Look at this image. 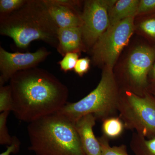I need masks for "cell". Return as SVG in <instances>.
<instances>
[{
	"instance_id": "6da1fadb",
	"label": "cell",
	"mask_w": 155,
	"mask_h": 155,
	"mask_svg": "<svg viewBox=\"0 0 155 155\" xmlns=\"http://www.w3.org/2000/svg\"><path fill=\"white\" fill-rule=\"evenodd\" d=\"M12 112L30 123L55 114L68 102V88L52 74L34 67L17 72L10 80Z\"/></svg>"
},
{
	"instance_id": "7a4b0ae2",
	"label": "cell",
	"mask_w": 155,
	"mask_h": 155,
	"mask_svg": "<svg viewBox=\"0 0 155 155\" xmlns=\"http://www.w3.org/2000/svg\"><path fill=\"white\" fill-rule=\"evenodd\" d=\"M58 28L44 0H27L17 11L0 17L1 35L11 38L22 49L27 48L35 41H42L57 49Z\"/></svg>"
},
{
	"instance_id": "3957f363",
	"label": "cell",
	"mask_w": 155,
	"mask_h": 155,
	"mask_svg": "<svg viewBox=\"0 0 155 155\" xmlns=\"http://www.w3.org/2000/svg\"><path fill=\"white\" fill-rule=\"evenodd\" d=\"M27 130L36 155H85L75 124L57 113L31 122Z\"/></svg>"
},
{
	"instance_id": "277c9868",
	"label": "cell",
	"mask_w": 155,
	"mask_h": 155,
	"mask_svg": "<svg viewBox=\"0 0 155 155\" xmlns=\"http://www.w3.org/2000/svg\"><path fill=\"white\" fill-rule=\"evenodd\" d=\"M121 92L113 69L104 67L99 83L93 91L76 102H67L56 113L74 124L88 114L103 121L118 115Z\"/></svg>"
},
{
	"instance_id": "5b68a950",
	"label": "cell",
	"mask_w": 155,
	"mask_h": 155,
	"mask_svg": "<svg viewBox=\"0 0 155 155\" xmlns=\"http://www.w3.org/2000/svg\"><path fill=\"white\" fill-rule=\"evenodd\" d=\"M118 112L125 128L146 138L155 137V98L148 91L139 96L121 90Z\"/></svg>"
},
{
	"instance_id": "8992f818",
	"label": "cell",
	"mask_w": 155,
	"mask_h": 155,
	"mask_svg": "<svg viewBox=\"0 0 155 155\" xmlns=\"http://www.w3.org/2000/svg\"><path fill=\"white\" fill-rule=\"evenodd\" d=\"M134 20V17L123 19L109 27L100 37L91 48L94 64L114 68L135 30Z\"/></svg>"
},
{
	"instance_id": "52a82bcc",
	"label": "cell",
	"mask_w": 155,
	"mask_h": 155,
	"mask_svg": "<svg viewBox=\"0 0 155 155\" xmlns=\"http://www.w3.org/2000/svg\"><path fill=\"white\" fill-rule=\"evenodd\" d=\"M155 48L142 45L131 51L124 72L116 79L121 90L142 96L148 91V76L154 64Z\"/></svg>"
},
{
	"instance_id": "ba28073f",
	"label": "cell",
	"mask_w": 155,
	"mask_h": 155,
	"mask_svg": "<svg viewBox=\"0 0 155 155\" xmlns=\"http://www.w3.org/2000/svg\"><path fill=\"white\" fill-rule=\"evenodd\" d=\"M116 0H88L84 2L81 14L82 39L86 49L92 48L109 28V11Z\"/></svg>"
},
{
	"instance_id": "9c48e42d",
	"label": "cell",
	"mask_w": 155,
	"mask_h": 155,
	"mask_svg": "<svg viewBox=\"0 0 155 155\" xmlns=\"http://www.w3.org/2000/svg\"><path fill=\"white\" fill-rule=\"evenodd\" d=\"M51 53L44 47L34 52L11 53L1 47L0 85H4L17 72L37 67Z\"/></svg>"
},
{
	"instance_id": "30bf717a",
	"label": "cell",
	"mask_w": 155,
	"mask_h": 155,
	"mask_svg": "<svg viewBox=\"0 0 155 155\" xmlns=\"http://www.w3.org/2000/svg\"><path fill=\"white\" fill-rule=\"evenodd\" d=\"M97 119L93 114L83 116L75 122V129L85 155H101V145L93 131Z\"/></svg>"
},
{
	"instance_id": "8fae6325",
	"label": "cell",
	"mask_w": 155,
	"mask_h": 155,
	"mask_svg": "<svg viewBox=\"0 0 155 155\" xmlns=\"http://www.w3.org/2000/svg\"><path fill=\"white\" fill-rule=\"evenodd\" d=\"M53 21L59 28L81 27V14L76 8L56 2L55 0H44Z\"/></svg>"
},
{
	"instance_id": "7c38bea8",
	"label": "cell",
	"mask_w": 155,
	"mask_h": 155,
	"mask_svg": "<svg viewBox=\"0 0 155 155\" xmlns=\"http://www.w3.org/2000/svg\"><path fill=\"white\" fill-rule=\"evenodd\" d=\"M58 38L57 51L63 57L67 53L76 52L80 54L82 51H84L86 50L80 27L59 28Z\"/></svg>"
},
{
	"instance_id": "4fadbf2b",
	"label": "cell",
	"mask_w": 155,
	"mask_h": 155,
	"mask_svg": "<svg viewBox=\"0 0 155 155\" xmlns=\"http://www.w3.org/2000/svg\"><path fill=\"white\" fill-rule=\"evenodd\" d=\"M138 0L116 1L109 11V23L113 26L123 19L136 17L139 5Z\"/></svg>"
},
{
	"instance_id": "5bb4252c",
	"label": "cell",
	"mask_w": 155,
	"mask_h": 155,
	"mask_svg": "<svg viewBox=\"0 0 155 155\" xmlns=\"http://www.w3.org/2000/svg\"><path fill=\"white\" fill-rule=\"evenodd\" d=\"M130 147L134 155H155V137L146 138L134 132Z\"/></svg>"
},
{
	"instance_id": "9a60e30c",
	"label": "cell",
	"mask_w": 155,
	"mask_h": 155,
	"mask_svg": "<svg viewBox=\"0 0 155 155\" xmlns=\"http://www.w3.org/2000/svg\"><path fill=\"white\" fill-rule=\"evenodd\" d=\"M102 128L103 135L110 139L116 138L121 136L125 126L120 117L115 116L104 120Z\"/></svg>"
},
{
	"instance_id": "2e32d148",
	"label": "cell",
	"mask_w": 155,
	"mask_h": 155,
	"mask_svg": "<svg viewBox=\"0 0 155 155\" xmlns=\"http://www.w3.org/2000/svg\"><path fill=\"white\" fill-rule=\"evenodd\" d=\"M135 25V29L155 42V13L147 14Z\"/></svg>"
},
{
	"instance_id": "e0dca14e",
	"label": "cell",
	"mask_w": 155,
	"mask_h": 155,
	"mask_svg": "<svg viewBox=\"0 0 155 155\" xmlns=\"http://www.w3.org/2000/svg\"><path fill=\"white\" fill-rule=\"evenodd\" d=\"M97 138L101 145V155H130L125 145L112 147L110 145L109 139L104 136Z\"/></svg>"
},
{
	"instance_id": "ac0fdd59",
	"label": "cell",
	"mask_w": 155,
	"mask_h": 155,
	"mask_svg": "<svg viewBox=\"0 0 155 155\" xmlns=\"http://www.w3.org/2000/svg\"><path fill=\"white\" fill-rule=\"evenodd\" d=\"M13 109V99L10 85H0V112L9 111Z\"/></svg>"
},
{
	"instance_id": "d6986e66",
	"label": "cell",
	"mask_w": 155,
	"mask_h": 155,
	"mask_svg": "<svg viewBox=\"0 0 155 155\" xmlns=\"http://www.w3.org/2000/svg\"><path fill=\"white\" fill-rule=\"evenodd\" d=\"M27 0H1L0 1V17L12 14L20 8L27 2Z\"/></svg>"
},
{
	"instance_id": "ffe728a7",
	"label": "cell",
	"mask_w": 155,
	"mask_h": 155,
	"mask_svg": "<svg viewBox=\"0 0 155 155\" xmlns=\"http://www.w3.org/2000/svg\"><path fill=\"white\" fill-rule=\"evenodd\" d=\"M10 112L1 113L0 114V144L10 145L13 141V137L9 134L7 127V118Z\"/></svg>"
},
{
	"instance_id": "44dd1931",
	"label": "cell",
	"mask_w": 155,
	"mask_h": 155,
	"mask_svg": "<svg viewBox=\"0 0 155 155\" xmlns=\"http://www.w3.org/2000/svg\"><path fill=\"white\" fill-rule=\"evenodd\" d=\"M79 53L71 52L67 53L63 59L58 62L62 71L67 72L74 70L75 65L79 58Z\"/></svg>"
},
{
	"instance_id": "7402d4cb",
	"label": "cell",
	"mask_w": 155,
	"mask_h": 155,
	"mask_svg": "<svg viewBox=\"0 0 155 155\" xmlns=\"http://www.w3.org/2000/svg\"><path fill=\"white\" fill-rule=\"evenodd\" d=\"M155 13V0L140 1L137 16H142Z\"/></svg>"
},
{
	"instance_id": "603a6c76",
	"label": "cell",
	"mask_w": 155,
	"mask_h": 155,
	"mask_svg": "<svg viewBox=\"0 0 155 155\" xmlns=\"http://www.w3.org/2000/svg\"><path fill=\"white\" fill-rule=\"evenodd\" d=\"M91 60L87 57L80 58L78 60L74 70L80 77L88 72L90 66Z\"/></svg>"
},
{
	"instance_id": "cb8c5ba5",
	"label": "cell",
	"mask_w": 155,
	"mask_h": 155,
	"mask_svg": "<svg viewBox=\"0 0 155 155\" xmlns=\"http://www.w3.org/2000/svg\"><path fill=\"white\" fill-rule=\"evenodd\" d=\"M20 144L19 140L16 137H14L12 143L8 147L5 151L2 153L0 155H10L11 153H15L17 152L19 150Z\"/></svg>"
},
{
	"instance_id": "d4e9b609",
	"label": "cell",
	"mask_w": 155,
	"mask_h": 155,
	"mask_svg": "<svg viewBox=\"0 0 155 155\" xmlns=\"http://www.w3.org/2000/svg\"><path fill=\"white\" fill-rule=\"evenodd\" d=\"M148 91L155 95V62L149 75Z\"/></svg>"
},
{
	"instance_id": "484cf974",
	"label": "cell",
	"mask_w": 155,
	"mask_h": 155,
	"mask_svg": "<svg viewBox=\"0 0 155 155\" xmlns=\"http://www.w3.org/2000/svg\"></svg>"
}]
</instances>
